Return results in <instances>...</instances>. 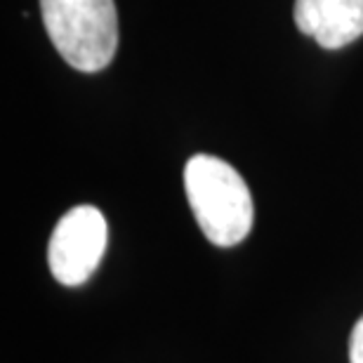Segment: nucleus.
<instances>
[{
  "mask_svg": "<svg viewBox=\"0 0 363 363\" xmlns=\"http://www.w3.org/2000/svg\"><path fill=\"white\" fill-rule=\"evenodd\" d=\"M43 24L69 67L97 74L118 48V12L113 0H40Z\"/></svg>",
  "mask_w": 363,
  "mask_h": 363,
  "instance_id": "2",
  "label": "nucleus"
},
{
  "mask_svg": "<svg viewBox=\"0 0 363 363\" xmlns=\"http://www.w3.org/2000/svg\"><path fill=\"white\" fill-rule=\"evenodd\" d=\"M106 220L94 206H76L57 222L48 245L50 272L62 286H81L106 250Z\"/></svg>",
  "mask_w": 363,
  "mask_h": 363,
  "instance_id": "3",
  "label": "nucleus"
},
{
  "mask_svg": "<svg viewBox=\"0 0 363 363\" xmlns=\"http://www.w3.org/2000/svg\"><path fill=\"white\" fill-rule=\"evenodd\" d=\"M297 28L325 50H340L363 35V0H295Z\"/></svg>",
  "mask_w": 363,
  "mask_h": 363,
  "instance_id": "4",
  "label": "nucleus"
},
{
  "mask_svg": "<svg viewBox=\"0 0 363 363\" xmlns=\"http://www.w3.org/2000/svg\"><path fill=\"white\" fill-rule=\"evenodd\" d=\"M184 189L196 222L210 243L231 248L250 234L255 220L250 189L227 161L208 154L191 156L184 168Z\"/></svg>",
  "mask_w": 363,
  "mask_h": 363,
  "instance_id": "1",
  "label": "nucleus"
},
{
  "mask_svg": "<svg viewBox=\"0 0 363 363\" xmlns=\"http://www.w3.org/2000/svg\"><path fill=\"white\" fill-rule=\"evenodd\" d=\"M350 363H363V316L350 335Z\"/></svg>",
  "mask_w": 363,
  "mask_h": 363,
  "instance_id": "5",
  "label": "nucleus"
}]
</instances>
